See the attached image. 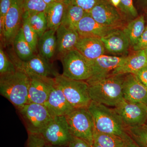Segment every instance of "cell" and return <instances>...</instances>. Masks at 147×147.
I'll list each match as a JSON object with an SVG mask.
<instances>
[{"instance_id":"obj_1","label":"cell","mask_w":147,"mask_h":147,"mask_svg":"<svg viewBox=\"0 0 147 147\" xmlns=\"http://www.w3.org/2000/svg\"><path fill=\"white\" fill-rule=\"evenodd\" d=\"M125 75H112L89 83V93L92 101L108 107H115L123 99Z\"/></svg>"},{"instance_id":"obj_2","label":"cell","mask_w":147,"mask_h":147,"mask_svg":"<svg viewBox=\"0 0 147 147\" xmlns=\"http://www.w3.org/2000/svg\"><path fill=\"white\" fill-rule=\"evenodd\" d=\"M88 108L92 117L96 130L118 136L124 140L129 137L127 127L114 108L92 101Z\"/></svg>"},{"instance_id":"obj_3","label":"cell","mask_w":147,"mask_h":147,"mask_svg":"<svg viewBox=\"0 0 147 147\" xmlns=\"http://www.w3.org/2000/svg\"><path fill=\"white\" fill-rule=\"evenodd\" d=\"M28 75L17 69L13 73L1 75L0 93L18 109L28 103Z\"/></svg>"},{"instance_id":"obj_4","label":"cell","mask_w":147,"mask_h":147,"mask_svg":"<svg viewBox=\"0 0 147 147\" xmlns=\"http://www.w3.org/2000/svg\"><path fill=\"white\" fill-rule=\"evenodd\" d=\"M54 79L74 108L88 107L92 100L89 93V85L86 81L69 79L59 74Z\"/></svg>"},{"instance_id":"obj_5","label":"cell","mask_w":147,"mask_h":147,"mask_svg":"<svg viewBox=\"0 0 147 147\" xmlns=\"http://www.w3.org/2000/svg\"><path fill=\"white\" fill-rule=\"evenodd\" d=\"M65 116L71 134L92 146L95 127L88 108H74Z\"/></svg>"},{"instance_id":"obj_6","label":"cell","mask_w":147,"mask_h":147,"mask_svg":"<svg viewBox=\"0 0 147 147\" xmlns=\"http://www.w3.org/2000/svg\"><path fill=\"white\" fill-rule=\"evenodd\" d=\"M63 71L62 75L69 79L86 81L92 75L90 60L76 49L61 57Z\"/></svg>"},{"instance_id":"obj_7","label":"cell","mask_w":147,"mask_h":147,"mask_svg":"<svg viewBox=\"0 0 147 147\" xmlns=\"http://www.w3.org/2000/svg\"><path fill=\"white\" fill-rule=\"evenodd\" d=\"M18 110L28 134H40L54 118L43 104L29 103Z\"/></svg>"},{"instance_id":"obj_8","label":"cell","mask_w":147,"mask_h":147,"mask_svg":"<svg viewBox=\"0 0 147 147\" xmlns=\"http://www.w3.org/2000/svg\"><path fill=\"white\" fill-rule=\"evenodd\" d=\"M40 134L46 144L67 147L73 136L65 116L54 117Z\"/></svg>"},{"instance_id":"obj_9","label":"cell","mask_w":147,"mask_h":147,"mask_svg":"<svg viewBox=\"0 0 147 147\" xmlns=\"http://www.w3.org/2000/svg\"><path fill=\"white\" fill-rule=\"evenodd\" d=\"M8 57L17 69L24 71L28 76H53V78H55L59 74L50 61L42 57L38 54H35L27 61H21L16 55H11Z\"/></svg>"},{"instance_id":"obj_10","label":"cell","mask_w":147,"mask_h":147,"mask_svg":"<svg viewBox=\"0 0 147 147\" xmlns=\"http://www.w3.org/2000/svg\"><path fill=\"white\" fill-rule=\"evenodd\" d=\"M127 127L145 125L147 117V105L123 99L114 107Z\"/></svg>"},{"instance_id":"obj_11","label":"cell","mask_w":147,"mask_h":147,"mask_svg":"<svg viewBox=\"0 0 147 147\" xmlns=\"http://www.w3.org/2000/svg\"><path fill=\"white\" fill-rule=\"evenodd\" d=\"M126 56H111L103 55L90 60L92 75L86 82L88 84L104 79L112 75L115 69L122 64Z\"/></svg>"},{"instance_id":"obj_12","label":"cell","mask_w":147,"mask_h":147,"mask_svg":"<svg viewBox=\"0 0 147 147\" xmlns=\"http://www.w3.org/2000/svg\"><path fill=\"white\" fill-rule=\"evenodd\" d=\"M24 0H11V5L6 16L2 36L5 42H13L22 27Z\"/></svg>"},{"instance_id":"obj_13","label":"cell","mask_w":147,"mask_h":147,"mask_svg":"<svg viewBox=\"0 0 147 147\" xmlns=\"http://www.w3.org/2000/svg\"><path fill=\"white\" fill-rule=\"evenodd\" d=\"M88 13L95 21L103 26L119 28L121 25L120 14L110 0H102Z\"/></svg>"},{"instance_id":"obj_14","label":"cell","mask_w":147,"mask_h":147,"mask_svg":"<svg viewBox=\"0 0 147 147\" xmlns=\"http://www.w3.org/2000/svg\"><path fill=\"white\" fill-rule=\"evenodd\" d=\"M28 103L43 104L48 99L55 82L53 77L30 75Z\"/></svg>"},{"instance_id":"obj_15","label":"cell","mask_w":147,"mask_h":147,"mask_svg":"<svg viewBox=\"0 0 147 147\" xmlns=\"http://www.w3.org/2000/svg\"><path fill=\"white\" fill-rule=\"evenodd\" d=\"M123 97L129 102H141L147 105V88L134 74H125Z\"/></svg>"},{"instance_id":"obj_16","label":"cell","mask_w":147,"mask_h":147,"mask_svg":"<svg viewBox=\"0 0 147 147\" xmlns=\"http://www.w3.org/2000/svg\"><path fill=\"white\" fill-rule=\"evenodd\" d=\"M44 105L54 117L66 116L74 108L67 100L56 82Z\"/></svg>"},{"instance_id":"obj_17","label":"cell","mask_w":147,"mask_h":147,"mask_svg":"<svg viewBox=\"0 0 147 147\" xmlns=\"http://www.w3.org/2000/svg\"><path fill=\"white\" fill-rule=\"evenodd\" d=\"M108 52L116 55L127 53L130 43L123 30L114 29L100 38Z\"/></svg>"},{"instance_id":"obj_18","label":"cell","mask_w":147,"mask_h":147,"mask_svg":"<svg viewBox=\"0 0 147 147\" xmlns=\"http://www.w3.org/2000/svg\"><path fill=\"white\" fill-rule=\"evenodd\" d=\"M75 49L89 60L104 55L105 50L100 38L96 37H80Z\"/></svg>"},{"instance_id":"obj_19","label":"cell","mask_w":147,"mask_h":147,"mask_svg":"<svg viewBox=\"0 0 147 147\" xmlns=\"http://www.w3.org/2000/svg\"><path fill=\"white\" fill-rule=\"evenodd\" d=\"M115 29L116 28L99 24L87 12L79 22L77 31L80 37H96L101 38Z\"/></svg>"},{"instance_id":"obj_20","label":"cell","mask_w":147,"mask_h":147,"mask_svg":"<svg viewBox=\"0 0 147 147\" xmlns=\"http://www.w3.org/2000/svg\"><path fill=\"white\" fill-rule=\"evenodd\" d=\"M57 51L60 57L75 49L80 36L76 30H70L61 25L56 31Z\"/></svg>"},{"instance_id":"obj_21","label":"cell","mask_w":147,"mask_h":147,"mask_svg":"<svg viewBox=\"0 0 147 147\" xmlns=\"http://www.w3.org/2000/svg\"><path fill=\"white\" fill-rule=\"evenodd\" d=\"M147 66V57L145 50H139L126 56L123 63L114 70L112 75L135 74Z\"/></svg>"},{"instance_id":"obj_22","label":"cell","mask_w":147,"mask_h":147,"mask_svg":"<svg viewBox=\"0 0 147 147\" xmlns=\"http://www.w3.org/2000/svg\"><path fill=\"white\" fill-rule=\"evenodd\" d=\"M38 54L48 60L51 61L56 54V30L48 29L38 39Z\"/></svg>"},{"instance_id":"obj_23","label":"cell","mask_w":147,"mask_h":147,"mask_svg":"<svg viewBox=\"0 0 147 147\" xmlns=\"http://www.w3.org/2000/svg\"><path fill=\"white\" fill-rule=\"evenodd\" d=\"M65 6L63 2L56 1L47 5L45 13L48 29L57 31L61 25Z\"/></svg>"},{"instance_id":"obj_24","label":"cell","mask_w":147,"mask_h":147,"mask_svg":"<svg viewBox=\"0 0 147 147\" xmlns=\"http://www.w3.org/2000/svg\"><path fill=\"white\" fill-rule=\"evenodd\" d=\"M12 43L15 54L21 61L29 60L36 54L25 38L22 27L14 37Z\"/></svg>"},{"instance_id":"obj_25","label":"cell","mask_w":147,"mask_h":147,"mask_svg":"<svg viewBox=\"0 0 147 147\" xmlns=\"http://www.w3.org/2000/svg\"><path fill=\"white\" fill-rule=\"evenodd\" d=\"M65 5L61 25L70 30L77 31L79 22L87 12L77 6L71 5Z\"/></svg>"},{"instance_id":"obj_26","label":"cell","mask_w":147,"mask_h":147,"mask_svg":"<svg viewBox=\"0 0 147 147\" xmlns=\"http://www.w3.org/2000/svg\"><path fill=\"white\" fill-rule=\"evenodd\" d=\"M145 24L144 17L141 15L129 22L123 29L132 47L136 45L144 31Z\"/></svg>"},{"instance_id":"obj_27","label":"cell","mask_w":147,"mask_h":147,"mask_svg":"<svg viewBox=\"0 0 147 147\" xmlns=\"http://www.w3.org/2000/svg\"><path fill=\"white\" fill-rule=\"evenodd\" d=\"M94 142L102 147H126L125 141L121 137L113 134L101 133L95 130Z\"/></svg>"},{"instance_id":"obj_28","label":"cell","mask_w":147,"mask_h":147,"mask_svg":"<svg viewBox=\"0 0 147 147\" xmlns=\"http://www.w3.org/2000/svg\"><path fill=\"white\" fill-rule=\"evenodd\" d=\"M24 12L26 13L30 25L39 38L48 30L47 18L45 12L32 13Z\"/></svg>"},{"instance_id":"obj_29","label":"cell","mask_w":147,"mask_h":147,"mask_svg":"<svg viewBox=\"0 0 147 147\" xmlns=\"http://www.w3.org/2000/svg\"><path fill=\"white\" fill-rule=\"evenodd\" d=\"M22 30L25 38L36 54H38L37 46L38 43V36L29 23L28 16L26 13L24 12L23 15Z\"/></svg>"},{"instance_id":"obj_30","label":"cell","mask_w":147,"mask_h":147,"mask_svg":"<svg viewBox=\"0 0 147 147\" xmlns=\"http://www.w3.org/2000/svg\"><path fill=\"white\" fill-rule=\"evenodd\" d=\"M127 133L131 139L140 147H147V126L145 125L127 127Z\"/></svg>"},{"instance_id":"obj_31","label":"cell","mask_w":147,"mask_h":147,"mask_svg":"<svg viewBox=\"0 0 147 147\" xmlns=\"http://www.w3.org/2000/svg\"><path fill=\"white\" fill-rule=\"evenodd\" d=\"M24 12L29 13L45 12L47 5L43 0H24Z\"/></svg>"},{"instance_id":"obj_32","label":"cell","mask_w":147,"mask_h":147,"mask_svg":"<svg viewBox=\"0 0 147 147\" xmlns=\"http://www.w3.org/2000/svg\"><path fill=\"white\" fill-rule=\"evenodd\" d=\"M17 70L14 64L3 50L0 47V74L1 75L13 73Z\"/></svg>"},{"instance_id":"obj_33","label":"cell","mask_w":147,"mask_h":147,"mask_svg":"<svg viewBox=\"0 0 147 147\" xmlns=\"http://www.w3.org/2000/svg\"><path fill=\"white\" fill-rule=\"evenodd\" d=\"M102 0H63L66 5H71L77 6L86 12H89L92 9Z\"/></svg>"},{"instance_id":"obj_34","label":"cell","mask_w":147,"mask_h":147,"mask_svg":"<svg viewBox=\"0 0 147 147\" xmlns=\"http://www.w3.org/2000/svg\"><path fill=\"white\" fill-rule=\"evenodd\" d=\"M119 8L125 14L130 17L136 18L138 16L133 0H120Z\"/></svg>"},{"instance_id":"obj_35","label":"cell","mask_w":147,"mask_h":147,"mask_svg":"<svg viewBox=\"0 0 147 147\" xmlns=\"http://www.w3.org/2000/svg\"><path fill=\"white\" fill-rule=\"evenodd\" d=\"M11 0H0V34L2 36L5 20L11 5Z\"/></svg>"},{"instance_id":"obj_36","label":"cell","mask_w":147,"mask_h":147,"mask_svg":"<svg viewBox=\"0 0 147 147\" xmlns=\"http://www.w3.org/2000/svg\"><path fill=\"white\" fill-rule=\"evenodd\" d=\"M46 144L41 134H28L27 147H45Z\"/></svg>"},{"instance_id":"obj_37","label":"cell","mask_w":147,"mask_h":147,"mask_svg":"<svg viewBox=\"0 0 147 147\" xmlns=\"http://www.w3.org/2000/svg\"><path fill=\"white\" fill-rule=\"evenodd\" d=\"M133 47L134 50L136 51L145 50L147 48V27L145 28L144 31L137 44Z\"/></svg>"},{"instance_id":"obj_38","label":"cell","mask_w":147,"mask_h":147,"mask_svg":"<svg viewBox=\"0 0 147 147\" xmlns=\"http://www.w3.org/2000/svg\"><path fill=\"white\" fill-rule=\"evenodd\" d=\"M68 147H91V146L84 140L73 136Z\"/></svg>"},{"instance_id":"obj_39","label":"cell","mask_w":147,"mask_h":147,"mask_svg":"<svg viewBox=\"0 0 147 147\" xmlns=\"http://www.w3.org/2000/svg\"><path fill=\"white\" fill-rule=\"evenodd\" d=\"M134 74L147 88V66Z\"/></svg>"},{"instance_id":"obj_40","label":"cell","mask_w":147,"mask_h":147,"mask_svg":"<svg viewBox=\"0 0 147 147\" xmlns=\"http://www.w3.org/2000/svg\"><path fill=\"white\" fill-rule=\"evenodd\" d=\"M125 141L126 143V147H140L134 142L130 136Z\"/></svg>"},{"instance_id":"obj_41","label":"cell","mask_w":147,"mask_h":147,"mask_svg":"<svg viewBox=\"0 0 147 147\" xmlns=\"http://www.w3.org/2000/svg\"><path fill=\"white\" fill-rule=\"evenodd\" d=\"M44 1V2L47 5H50V4L52 3L56 2V0H43Z\"/></svg>"},{"instance_id":"obj_42","label":"cell","mask_w":147,"mask_h":147,"mask_svg":"<svg viewBox=\"0 0 147 147\" xmlns=\"http://www.w3.org/2000/svg\"><path fill=\"white\" fill-rule=\"evenodd\" d=\"M45 147H68L64 146H53V145L46 144Z\"/></svg>"},{"instance_id":"obj_43","label":"cell","mask_w":147,"mask_h":147,"mask_svg":"<svg viewBox=\"0 0 147 147\" xmlns=\"http://www.w3.org/2000/svg\"><path fill=\"white\" fill-rule=\"evenodd\" d=\"M143 5L147 6V0H139Z\"/></svg>"},{"instance_id":"obj_44","label":"cell","mask_w":147,"mask_h":147,"mask_svg":"<svg viewBox=\"0 0 147 147\" xmlns=\"http://www.w3.org/2000/svg\"><path fill=\"white\" fill-rule=\"evenodd\" d=\"M91 147H102L100 145L98 144L97 143H96V142H94L93 144L92 145Z\"/></svg>"},{"instance_id":"obj_45","label":"cell","mask_w":147,"mask_h":147,"mask_svg":"<svg viewBox=\"0 0 147 147\" xmlns=\"http://www.w3.org/2000/svg\"><path fill=\"white\" fill-rule=\"evenodd\" d=\"M145 53H146V55L147 57V48L145 49Z\"/></svg>"},{"instance_id":"obj_46","label":"cell","mask_w":147,"mask_h":147,"mask_svg":"<svg viewBox=\"0 0 147 147\" xmlns=\"http://www.w3.org/2000/svg\"><path fill=\"white\" fill-rule=\"evenodd\" d=\"M63 0H56V1L57 2H63Z\"/></svg>"},{"instance_id":"obj_47","label":"cell","mask_w":147,"mask_h":147,"mask_svg":"<svg viewBox=\"0 0 147 147\" xmlns=\"http://www.w3.org/2000/svg\"><path fill=\"white\" fill-rule=\"evenodd\" d=\"M145 125H146V126H147V117L146 121V123H145Z\"/></svg>"}]
</instances>
